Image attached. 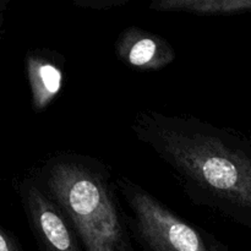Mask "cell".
<instances>
[{
  "instance_id": "6da1fadb",
  "label": "cell",
  "mask_w": 251,
  "mask_h": 251,
  "mask_svg": "<svg viewBox=\"0 0 251 251\" xmlns=\"http://www.w3.org/2000/svg\"><path fill=\"white\" fill-rule=\"evenodd\" d=\"M137 141L174 173L194 203L251 229V139L195 117L142 110Z\"/></svg>"
},
{
  "instance_id": "7a4b0ae2",
  "label": "cell",
  "mask_w": 251,
  "mask_h": 251,
  "mask_svg": "<svg viewBox=\"0 0 251 251\" xmlns=\"http://www.w3.org/2000/svg\"><path fill=\"white\" fill-rule=\"evenodd\" d=\"M85 251H134L109 168L100 159L56 152L34 172Z\"/></svg>"
},
{
  "instance_id": "3957f363",
  "label": "cell",
  "mask_w": 251,
  "mask_h": 251,
  "mask_svg": "<svg viewBox=\"0 0 251 251\" xmlns=\"http://www.w3.org/2000/svg\"><path fill=\"white\" fill-rule=\"evenodd\" d=\"M129 208L126 223L146 251H212L208 233L184 221L127 176L115 180Z\"/></svg>"
},
{
  "instance_id": "277c9868",
  "label": "cell",
  "mask_w": 251,
  "mask_h": 251,
  "mask_svg": "<svg viewBox=\"0 0 251 251\" xmlns=\"http://www.w3.org/2000/svg\"><path fill=\"white\" fill-rule=\"evenodd\" d=\"M16 190L29 229L42 251H81V243L63 211L33 174L20 179Z\"/></svg>"
},
{
  "instance_id": "5b68a950",
  "label": "cell",
  "mask_w": 251,
  "mask_h": 251,
  "mask_svg": "<svg viewBox=\"0 0 251 251\" xmlns=\"http://www.w3.org/2000/svg\"><path fill=\"white\" fill-rule=\"evenodd\" d=\"M117 58L139 71H158L176 60L172 44L162 36L136 26L123 29L114 44Z\"/></svg>"
},
{
  "instance_id": "8992f818",
  "label": "cell",
  "mask_w": 251,
  "mask_h": 251,
  "mask_svg": "<svg viewBox=\"0 0 251 251\" xmlns=\"http://www.w3.org/2000/svg\"><path fill=\"white\" fill-rule=\"evenodd\" d=\"M65 59L49 49H33L25 59L31 104L36 113H42L60 93L64 83Z\"/></svg>"
},
{
  "instance_id": "52a82bcc",
  "label": "cell",
  "mask_w": 251,
  "mask_h": 251,
  "mask_svg": "<svg viewBox=\"0 0 251 251\" xmlns=\"http://www.w3.org/2000/svg\"><path fill=\"white\" fill-rule=\"evenodd\" d=\"M150 9L199 16H232L251 12V0H154Z\"/></svg>"
},
{
  "instance_id": "ba28073f",
  "label": "cell",
  "mask_w": 251,
  "mask_h": 251,
  "mask_svg": "<svg viewBox=\"0 0 251 251\" xmlns=\"http://www.w3.org/2000/svg\"><path fill=\"white\" fill-rule=\"evenodd\" d=\"M74 5L88 10H112L124 6L129 0H74Z\"/></svg>"
},
{
  "instance_id": "9c48e42d",
  "label": "cell",
  "mask_w": 251,
  "mask_h": 251,
  "mask_svg": "<svg viewBox=\"0 0 251 251\" xmlns=\"http://www.w3.org/2000/svg\"><path fill=\"white\" fill-rule=\"evenodd\" d=\"M0 251H21L14 235L0 226Z\"/></svg>"
},
{
  "instance_id": "30bf717a",
  "label": "cell",
  "mask_w": 251,
  "mask_h": 251,
  "mask_svg": "<svg viewBox=\"0 0 251 251\" xmlns=\"http://www.w3.org/2000/svg\"><path fill=\"white\" fill-rule=\"evenodd\" d=\"M208 238H210L211 248H212V251H229L226 245H223L220 240L216 239L212 234H208Z\"/></svg>"
},
{
  "instance_id": "8fae6325",
  "label": "cell",
  "mask_w": 251,
  "mask_h": 251,
  "mask_svg": "<svg viewBox=\"0 0 251 251\" xmlns=\"http://www.w3.org/2000/svg\"><path fill=\"white\" fill-rule=\"evenodd\" d=\"M7 4H9V0H0V36H1L2 27H4L5 12H6Z\"/></svg>"
}]
</instances>
